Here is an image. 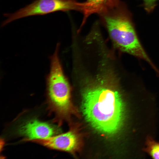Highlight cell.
Listing matches in <instances>:
<instances>
[{"label": "cell", "mask_w": 159, "mask_h": 159, "mask_svg": "<svg viewBox=\"0 0 159 159\" xmlns=\"http://www.w3.org/2000/svg\"><path fill=\"white\" fill-rule=\"evenodd\" d=\"M82 110L85 119L99 132L107 135L116 133L124 118L123 97L116 87L96 85L82 92Z\"/></svg>", "instance_id": "1"}, {"label": "cell", "mask_w": 159, "mask_h": 159, "mask_svg": "<svg viewBox=\"0 0 159 159\" xmlns=\"http://www.w3.org/2000/svg\"><path fill=\"white\" fill-rule=\"evenodd\" d=\"M114 44L120 51L147 62L153 69V63L142 45L137 34L132 16L126 5L120 2L99 14Z\"/></svg>", "instance_id": "2"}, {"label": "cell", "mask_w": 159, "mask_h": 159, "mask_svg": "<svg viewBox=\"0 0 159 159\" xmlns=\"http://www.w3.org/2000/svg\"><path fill=\"white\" fill-rule=\"evenodd\" d=\"M146 147L144 151L148 153L153 158L159 159V143L152 138L148 137L146 139Z\"/></svg>", "instance_id": "8"}, {"label": "cell", "mask_w": 159, "mask_h": 159, "mask_svg": "<svg viewBox=\"0 0 159 159\" xmlns=\"http://www.w3.org/2000/svg\"><path fill=\"white\" fill-rule=\"evenodd\" d=\"M159 0H143L145 11L148 13L152 12L156 6V2Z\"/></svg>", "instance_id": "9"}, {"label": "cell", "mask_w": 159, "mask_h": 159, "mask_svg": "<svg viewBox=\"0 0 159 159\" xmlns=\"http://www.w3.org/2000/svg\"><path fill=\"white\" fill-rule=\"evenodd\" d=\"M82 2L76 0H35L12 13L4 14V27L15 20L31 16L41 15L59 11L75 10L81 12Z\"/></svg>", "instance_id": "4"}, {"label": "cell", "mask_w": 159, "mask_h": 159, "mask_svg": "<svg viewBox=\"0 0 159 159\" xmlns=\"http://www.w3.org/2000/svg\"><path fill=\"white\" fill-rule=\"evenodd\" d=\"M81 138L78 131L73 128L58 135L31 141L50 148L73 153L80 147Z\"/></svg>", "instance_id": "5"}, {"label": "cell", "mask_w": 159, "mask_h": 159, "mask_svg": "<svg viewBox=\"0 0 159 159\" xmlns=\"http://www.w3.org/2000/svg\"><path fill=\"white\" fill-rule=\"evenodd\" d=\"M59 44L50 57V68L46 81L48 100L53 110L61 116L76 113L71 101L70 90L58 55Z\"/></svg>", "instance_id": "3"}, {"label": "cell", "mask_w": 159, "mask_h": 159, "mask_svg": "<svg viewBox=\"0 0 159 159\" xmlns=\"http://www.w3.org/2000/svg\"><path fill=\"white\" fill-rule=\"evenodd\" d=\"M120 0H86L82 2V10L83 16L79 28L81 30L85 24L88 18L93 14L99 15L117 6Z\"/></svg>", "instance_id": "7"}, {"label": "cell", "mask_w": 159, "mask_h": 159, "mask_svg": "<svg viewBox=\"0 0 159 159\" xmlns=\"http://www.w3.org/2000/svg\"><path fill=\"white\" fill-rule=\"evenodd\" d=\"M57 131L56 128L51 125L35 119L25 122L18 130L19 134L25 137V140L30 141L53 136Z\"/></svg>", "instance_id": "6"}]
</instances>
